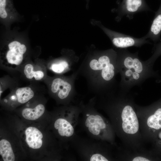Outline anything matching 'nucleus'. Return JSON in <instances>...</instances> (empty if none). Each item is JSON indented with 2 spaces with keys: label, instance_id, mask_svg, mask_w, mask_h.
Returning <instances> with one entry per match:
<instances>
[{
  "label": "nucleus",
  "instance_id": "nucleus-14",
  "mask_svg": "<svg viewBox=\"0 0 161 161\" xmlns=\"http://www.w3.org/2000/svg\"><path fill=\"white\" fill-rule=\"evenodd\" d=\"M45 106L42 104L37 105L34 108H26L22 112V115L25 119L29 120H35L39 118L44 113Z\"/></svg>",
  "mask_w": 161,
  "mask_h": 161
},
{
  "label": "nucleus",
  "instance_id": "nucleus-17",
  "mask_svg": "<svg viewBox=\"0 0 161 161\" xmlns=\"http://www.w3.org/2000/svg\"><path fill=\"white\" fill-rule=\"evenodd\" d=\"M147 124L149 127L155 129L161 128V108L157 109L154 114L149 117Z\"/></svg>",
  "mask_w": 161,
  "mask_h": 161
},
{
  "label": "nucleus",
  "instance_id": "nucleus-22",
  "mask_svg": "<svg viewBox=\"0 0 161 161\" xmlns=\"http://www.w3.org/2000/svg\"><path fill=\"white\" fill-rule=\"evenodd\" d=\"M159 137L161 139V132H160L159 134Z\"/></svg>",
  "mask_w": 161,
  "mask_h": 161
},
{
  "label": "nucleus",
  "instance_id": "nucleus-3",
  "mask_svg": "<svg viewBox=\"0 0 161 161\" xmlns=\"http://www.w3.org/2000/svg\"><path fill=\"white\" fill-rule=\"evenodd\" d=\"M27 50L24 44L16 40L10 41L2 49L1 64L9 69L18 68L23 64Z\"/></svg>",
  "mask_w": 161,
  "mask_h": 161
},
{
  "label": "nucleus",
  "instance_id": "nucleus-1",
  "mask_svg": "<svg viewBox=\"0 0 161 161\" xmlns=\"http://www.w3.org/2000/svg\"><path fill=\"white\" fill-rule=\"evenodd\" d=\"M117 66L120 74V88L127 91L134 86L140 85L148 78L157 76L153 66L139 57L138 52L132 53L126 48L117 51Z\"/></svg>",
  "mask_w": 161,
  "mask_h": 161
},
{
  "label": "nucleus",
  "instance_id": "nucleus-19",
  "mask_svg": "<svg viewBox=\"0 0 161 161\" xmlns=\"http://www.w3.org/2000/svg\"><path fill=\"white\" fill-rule=\"evenodd\" d=\"M7 1L0 0V16L2 18H5L7 16L6 8Z\"/></svg>",
  "mask_w": 161,
  "mask_h": 161
},
{
  "label": "nucleus",
  "instance_id": "nucleus-18",
  "mask_svg": "<svg viewBox=\"0 0 161 161\" xmlns=\"http://www.w3.org/2000/svg\"><path fill=\"white\" fill-rule=\"evenodd\" d=\"M161 55V41L155 44L154 52L152 55L146 61L150 64L153 66L156 59Z\"/></svg>",
  "mask_w": 161,
  "mask_h": 161
},
{
  "label": "nucleus",
  "instance_id": "nucleus-7",
  "mask_svg": "<svg viewBox=\"0 0 161 161\" xmlns=\"http://www.w3.org/2000/svg\"><path fill=\"white\" fill-rule=\"evenodd\" d=\"M122 127L126 133L133 134L136 133L139 129L137 117L132 106L126 105L123 108L121 114Z\"/></svg>",
  "mask_w": 161,
  "mask_h": 161
},
{
  "label": "nucleus",
  "instance_id": "nucleus-13",
  "mask_svg": "<svg viewBox=\"0 0 161 161\" xmlns=\"http://www.w3.org/2000/svg\"><path fill=\"white\" fill-rule=\"evenodd\" d=\"M13 100H15L20 104L25 103L34 96L35 92L33 89L30 86L17 88L13 92Z\"/></svg>",
  "mask_w": 161,
  "mask_h": 161
},
{
  "label": "nucleus",
  "instance_id": "nucleus-12",
  "mask_svg": "<svg viewBox=\"0 0 161 161\" xmlns=\"http://www.w3.org/2000/svg\"><path fill=\"white\" fill-rule=\"evenodd\" d=\"M24 75L30 80L40 81L44 79L46 73L44 69L32 63H27L23 69Z\"/></svg>",
  "mask_w": 161,
  "mask_h": 161
},
{
  "label": "nucleus",
  "instance_id": "nucleus-21",
  "mask_svg": "<svg viewBox=\"0 0 161 161\" xmlns=\"http://www.w3.org/2000/svg\"><path fill=\"white\" fill-rule=\"evenodd\" d=\"M86 0V3H87L86 7L88 8V7L89 6L88 4H89V0Z\"/></svg>",
  "mask_w": 161,
  "mask_h": 161
},
{
  "label": "nucleus",
  "instance_id": "nucleus-10",
  "mask_svg": "<svg viewBox=\"0 0 161 161\" xmlns=\"http://www.w3.org/2000/svg\"><path fill=\"white\" fill-rule=\"evenodd\" d=\"M25 135L26 142L30 148L36 149L41 147L43 135L37 128L33 126L27 128L25 131Z\"/></svg>",
  "mask_w": 161,
  "mask_h": 161
},
{
  "label": "nucleus",
  "instance_id": "nucleus-11",
  "mask_svg": "<svg viewBox=\"0 0 161 161\" xmlns=\"http://www.w3.org/2000/svg\"><path fill=\"white\" fill-rule=\"evenodd\" d=\"M161 2L158 10L155 12L154 18L149 30L144 37L150 38L154 43L161 41Z\"/></svg>",
  "mask_w": 161,
  "mask_h": 161
},
{
  "label": "nucleus",
  "instance_id": "nucleus-2",
  "mask_svg": "<svg viewBox=\"0 0 161 161\" xmlns=\"http://www.w3.org/2000/svg\"><path fill=\"white\" fill-rule=\"evenodd\" d=\"M99 54L97 58L90 61L89 66L92 70L99 71L103 83L108 84L113 81L118 73L117 53L110 49L102 51Z\"/></svg>",
  "mask_w": 161,
  "mask_h": 161
},
{
  "label": "nucleus",
  "instance_id": "nucleus-16",
  "mask_svg": "<svg viewBox=\"0 0 161 161\" xmlns=\"http://www.w3.org/2000/svg\"><path fill=\"white\" fill-rule=\"evenodd\" d=\"M68 62L64 59L55 61L49 64V69L55 73L58 74L62 73L65 72L69 68Z\"/></svg>",
  "mask_w": 161,
  "mask_h": 161
},
{
  "label": "nucleus",
  "instance_id": "nucleus-20",
  "mask_svg": "<svg viewBox=\"0 0 161 161\" xmlns=\"http://www.w3.org/2000/svg\"><path fill=\"white\" fill-rule=\"evenodd\" d=\"M133 161H149L150 160L145 158L141 157H138L134 158Z\"/></svg>",
  "mask_w": 161,
  "mask_h": 161
},
{
  "label": "nucleus",
  "instance_id": "nucleus-4",
  "mask_svg": "<svg viewBox=\"0 0 161 161\" xmlns=\"http://www.w3.org/2000/svg\"><path fill=\"white\" fill-rule=\"evenodd\" d=\"M91 23L92 25L99 27L117 48L125 49L131 47H140L145 44L150 43L144 36L140 38H135L111 30L104 27L99 21L92 20Z\"/></svg>",
  "mask_w": 161,
  "mask_h": 161
},
{
  "label": "nucleus",
  "instance_id": "nucleus-15",
  "mask_svg": "<svg viewBox=\"0 0 161 161\" xmlns=\"http://www.w3.org/2000/svg\"><path fill=\"white\" fill-rule=\"evenodd\" d=\"M0 154L4 161H14L15 156L10 142L5 139L0 141Z\"/></svg>",
  "mask_w": 161,
  "mask_h": 161
},
{
  "label": "nucleus",
  "instance_id": "nucleus-8",
  "mask_svg": "<svg viewBox=\"0 0 161 161\" xmlns=\"http://www.w3.org/2000/svg\"><path fill=\"white\" fill-rule=\"evenodd\" d=\"M52 93L56 95L60 99L64 100L69 95L72 89L71 84L62 78H54L49 85Z\"/></svg>",
  "mask_w": 161,
  "mask_h": 161
},
{
  "label": "nucleus",
  "instance_id": "nucleus-9",
  "mask_svg": "<svg viewBox=\"0 0 161 161\" xmlns=\"http://www.w3.org/2000/svg\"><path fill=\"white\" fill-rule=\"evenodd\" d=\"M78 121L72 122L63 118L57 119L54 123V127L61 136L74 138L75 126Z\"/></svg>",
  "mask_w": 161,
  "mask_h": 161
},
{
  "label": "nucleus",
  "instance_id": "nucleus-6",
  "mask_svg": "<svg viewBox=\"0 0 161 161\" xmlns=\"http://www.w3.org/2000/svg\"><path fill=\"white\" fill-rule=\"evenodd\" d=\"M150 10L145 0H123L117 9L116 20L119 21L124 16L131 19L137 13Z\"/></svg>",
  "mask_w": 161,
  "mask_h": 161
},
{
  "label": "nucleus",
  "instance_id": "nucleus-5",
  "mask_svg": "<svg viewBox=\"0 0 161 161\" xmlns=\"http://www.w3.org/2000/svg\"><path fill=\"white\" fill-rule=\"evenodd\" d=\"M83 114V124L86 131L92 138L97 140L106 128L104 120L95 111H84Z\"/></svg>",
  "mask_w": 161,
  "mask_h": 161
}]
</instances>
